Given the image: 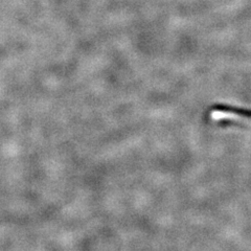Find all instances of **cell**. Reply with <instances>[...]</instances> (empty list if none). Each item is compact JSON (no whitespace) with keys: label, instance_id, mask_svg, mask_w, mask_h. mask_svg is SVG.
Returning a JSON list of instances; mask_svg holds the SVG:
<instances>
[{"label":"cell","instance_id":"1","mask_svg":"<svg viewBox=\"0 0 251 251\" xmlns=\"http://www.w3.org/2000/svg\"><path fill=\"white\" fill-rule=\"evenodd\" d=\"M215 111L223 112V113H232V114H237V115H240V116H245V117H248V119H251V110L219 105V106L215 107Z\"/></svg>","mask_w":251,"mask_h":251}]
</instances>
